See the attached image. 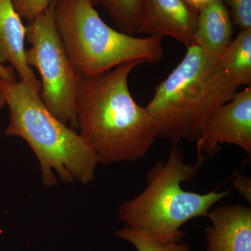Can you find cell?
<instances>
[{"instance_id":"cell-13","label":"cell","mask_w":251,"mask_h":251,"mask_svg":"<svg viewBox=\"0 0 251 251\" xmlns=\"http://www.w3.org/2000/svg\"><path fill=\"white\" fill-rule=\"evenodd\" d=\"M92 6H103L122 32L138 33L142 0H88Z\"/></svg>"},{"instance_id":"cell-17","label":"cell","mask_w":251,"mask_h":251,"mask_svg":"<svg viewBox=\"0 0 251 251\" xmlns=\"http://www.w3.org/2000/svg\"><path fill=\"white\" fill-rule=\"evenodd\" d=\"M233 186L239 193L242 195V197L249 202H251V179L250 177L242 174L236 175L234 178Z\"/></svg>"},{"instance_id":"cell-5","label":"cell","mask_w":251,"mask_h":251,"mask_svg":"<svg viewBox=\"0 0 251 251\" xmlns=\"http://www.w3.org/2000/svg\"><path fill=\"white\" fill-rule=\"evenodd\" d=\"M56 27L78 76L97 75L130 61L156 64L163 38H137L108 26L88 0H57Z\"/></svg>"},{"instance_id":"cell-14","label":"cell","mask_w":251,"mask_h":251,"mask_svg":"<svg viewBox=\"0 0 251 251\" xmlns=\"http://www.w3.org/2000/svg\"><path fill=\"white\" fill-rule=\"evenodd\" d=\"M115 234L122 240L129 242L138 251H191L186 243L161 242L142 231L126 226Z\"/></svg>"},{"instance_id":"cell-3","label":"cell","mask_w":251,"mask_h":251,"mask_svg":"<svg viewBox=\"0 0 251 251\" xmlns=\"http://www.w3.org/2000/svg\"><path fill=\"white\" fill-rule=\"evenodd\" d=\"M237 88L218 60L198 46L188 48L146 106L156 122L157 138L175 146L183 140L197 141L206 119L229 101Z\"/></svg>"},{"instance_id":"cell-8","label":"cell","mask_w":251,"mask_h":251,"mask_svg":"<svg viewBox=\"0 0 251 251\" xmlns=\"http://www.w3.org/2000/svg\"><path fill=\"white\" fill-rule=\"evenodd\" d=\"M198 16L184 0H142L138 33L170 36L188 49L196 44Z\"/></svg>"},{"instance_id":"cell-12","label":"cell","mask_w":251,"mask_h":251,"mask_svg":"<svg viewBox=\"0 0 251 251\" xmlns=\"http://www.w3.org/2000/svg\"><path fill=\"white\" fill-rule=\"evenodd\" d=\"M219 64L237 87H251V29L241 30L219 57Z\"/></svg>"},{"instance_id":"cell-11","label":"cell","mask_w":251,"mask_h":251,"mask_svg":"<svg viewBox=\"0 0 251 251\" xmlns=\"http://www.w3.org/2000/svg\"><path fill=\"white\" fill-rule=\"evenodd\" d=\"M233 31V21L224 0H213L198 12L195 45L219 60Z\"/></svg>"},{"instance_id":"cell-4","label":"cell","mask_w":251,"mask_h":251,"mask_svg":"<svg viewBox=\"0 0 251 251\" xmlns=\"http://www.w3.org/2000/svg\"><path fill=\"white\" fill-rule=\"evenodd\" d=\"M194 164L185 163L184 155L173 145L166 162L160 161L147 174L148 186L130 201L122 203L119 219L126 227L138 229L161 242H179L180 228L188 221L206 217L216 203L230 195V190L201 194L184 190L207 159L197 154Z\"/></svg>"},{"instance_id":"cell-2","label":"cell","mask_w":251,"mask_h":251,"mask_svg":"<svg viewBox=\"0 0 251 251\" xmlns=\"http://www.w3.org/2000/svg\"><path fill=\"white\" fill-rule=\"evenodd\" d=\"M0 90L9 108L8 136L27 142L36 155L46 187L62 181L82 185L94 179L97 155L76 130L64 125L43 103L39 92L21 82L0 80Z\"/></svg>"},{"instance_id":"cell-6","label":"cell","mask_w":251,"mask_h":251,"mask_svg":"<svg viewBox=\"0 0 251 251\" xmlns=\"http://www.w3.org/2000/svg\"><path fill=\"white\" fill-rule=\"evenodd\" d=\"M57 1L50 0L49 6L25 27V39L31 45L25 49V59L40 74L39 96L46 108L64 125L76 130L78 75L56 27Z\"/></svg>"},{"instance_id":"cell-9","label":"cell","mask_w":251,"mask_h":251,"mask_svg":"<svg viewBox=\"0 0 251 251\" xmlns=\"http://www.w3.org/2000/svg\"><path fill=\"white\" fill-rule=\"evenodd\" d=\"M206 218V251H251V206L221 205Z\"/></svg>"},{"instance_id":"cell-18","label":"cell","mask_w":251,"mask_h":251,"mask_svg":"<svg viewBox=\"0 0 251 251\" xmlns=\"http://www.w3.org/2000/svg\"><path fill=\"white\" fill-rule=\"evenodd\" d=\"M0 80L10 82H18L15 70L11 66L0 64Z\"/></svg>"},{"instance_id":"cell-19","label":"cell","mask_w":251,"mask_h":251,"mask_svg":"<svg viewBox=\"0 0 251 251\" xmlns=\"http://www.w3.org/2000/svg\"><path fill=\"white\" fill-rule=\"evenodd\" d=\"M190 6L199 12L200 10L209 4L213 0H184Z\"/></svg>"},{"instance_id":"cell-20","label":"cell","mask_w":251,"mask_h":251,"mask_svg":"<svg viewBox=\"0 0 251 251\" xmlns=\"http://www.w3.org/2000/svg\"><path fill=\"white\" fill-rule=\"evenodd\" d=\"M5 104H6V100H5L2 92L0 90V110L4 106Z\"/></svg>"},{"instance_id":"cell-15","label":"cell","mask_w":251,"mask_h":251,"mask_svg":"<svg viewBox=\"0 0 251 251\" xmlns=\"http://www.w3.org/2000/svg\"><path fill=\"white\" fill-rule=\"evenodd\" d=\"M229 8V14L234 24L241 30L251 29V0H224Z\"/></svg>"},{"instance_id":"cell-16","label":"cell","mask_w":251,"mask_h":251,"mask_svg":"<svg viewBox=\"0 0 251 251\" xmlns=\"http://www.w3.org/2000/svg\"><path fill=\"white\" fill-rule=\"evenodd\" d=\"M20 17L31 22L49 6L50 0H11Z\"/></svg>"},{"instance_id":"cell-7","label":"cell","mask_w":251,"mask_h":251,"mask_svg":"<svg viewBox=\"0 0 251 251\" xmlns=\"http://www.w3.org/2000/svg\"><path fill=\"white\" fill-rule=\"evenodd\" d=\"M197 154L208 158L223 144L236 145L251 157V87L237 92L206 119L196 141Z\"/></svg>"},{"instance_id":"cell-10","label":"cell","mask_w":251,"mask_h":251,"mask_svg":"<svg viewBox=\"0 0 251 251\" xmlns=\"http://www.w3.org/2000/svg\"><path fill=\"white\" fill-rule=\"evenodd\" d=\"M26 28L11 0H0V64H9L20 81L40 93L41 81L25 59Z\"/></svg>"},{"instance_id":"cell-1","label":"cell","mask_w":251,"mask_h":251,"mask_svg":"<svg viewBox=\"0 0 251 251\" xmlns=\"http://www.w3.org/2000/svg\"><path fill=\"white\" fill-rule=\"evenodd\" d=\"M143 63L130 61L102 74L78 76L77 129L100 164L143 159L157 138L156 122L128 89L130 73Z\"/></svg>"}]
</instances>
